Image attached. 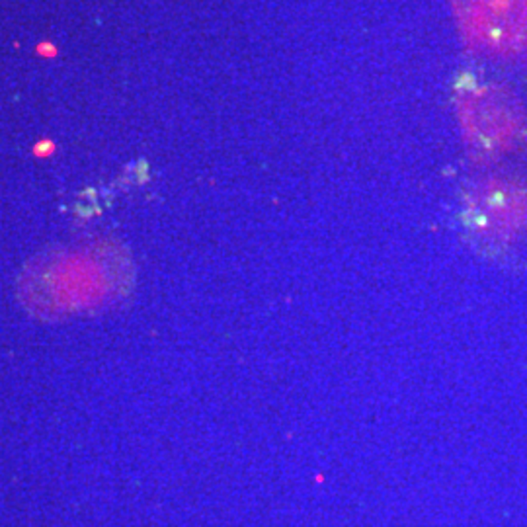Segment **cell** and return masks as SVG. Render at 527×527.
Masks as SVG:
<instances>
[{
	"mask_svg": "<svg viewBox=\"0 0 527 527\" xmlns=\"http://www.w3.org/2000/svg\"><path fill=\"white\" fill-rule=\"evenodd\" d=\"M39 51H41V53H49V55L55 53V49H49V47H39Z\"/></svg>",
	"mask_w": 527,
	"mask_h": 527,
	"instance_id": "cell-3",
	"label": "cell"
},
{
	"mask_svg": "<svg viewBox=\"0 0 527 527\" xmlns=\"http://www.w3.org/2000/svg\"><path fill=\"white\" fill-rule=\"evenodd\" d=\"M465 43L492 61L527 67V0H451Z\"/></svg>",
	"mask_w": 527,
	"mask_h": 527,
	"instance_id": "cell-2",
	"label": "cell"
},
{
	"mask_svg": "<svg viewBox=\"0 0 527 527\" xmlns=\"http://www.w3.org/2000/svg\"><path fill=\"white\" fill-rule=\"evenodd\" d=\"M457 111L465 141L477 155H504L527 137L523 104L496 84L477 86L469 82L459 90Z\"/></svg>",
	"mask_w": 527,
	"mask_h": 527,
	"instance_id": "cell-1",
	"label": "cell"
}]
</instances>
